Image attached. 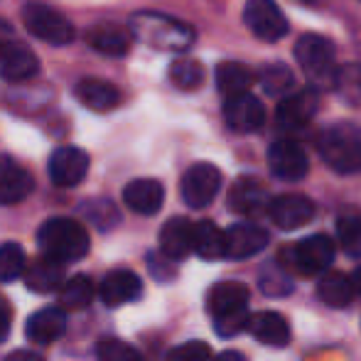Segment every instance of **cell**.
<instances>
[{"label":"cell","mask_w":361,"mask_h":361,"mask_svg":"<svg viewBox=\"0 0 361 361\" xmlns=\"http://www.w3.org/2000/svg\"><path fill=\"white\" fill-rule=\"evenodd\" d=\"M37 246L42 256L57 263H74L89 253V233L84 224L67 216H52L39 226Z\"/></svg>","instance_id":"6da1fadb"},{"label":"cell","mask_w":361,"mask_h":361,"mask_svg":"<svg viewBox=\"0 0 361 361\" xmlns=\"http://www.w3.org/2000/svg\"><path fill=\"white\" fill-rule=\"evenodd\" d=\"M248 288L236 281L216 283L207 295V310L214 317V329L219 337H236L246 329L248 322Z\"/></svg>","instance_id":"7a4b0ae2"},{"label":"cell","mask_w":361,"mask_h":361,"mask_svg":"<svg viewBox=\"0 0 361 361\" xmlns=\"http://www.w3.org/2000/svg\"><path fill=\"white\" fill-rule=\"evenodd\" d=\"M317 152L339 175L361 172V126L332 123L317 135Z\"/></svg>","instance_id":"3957f363"},{"label":"cell","mask_w":361,"mask_h":361,"mask_svg":"<svg viewBox=\"0 0 361 361\" xmlns=\"http://www.w3.org/2000/svg\"><path fill=\"white\" fill-rule=\"evenodd\" d=\"M130 32L145 44L167 52H185L195 42V30L162 13H135L130 18Z\"/></svg>","instance_id":"277c9868"},{"label":"cell","mask_w":361,"mask_h":361,"mask_svg":"<svg viewBox=\"0 0 361 361\" xmlns=\"http://www.w3.org/2000/svg\"><path fill=\"white\" fill-rule=\"evenodd\" d=\"M295 59L302 72L319 86H332L337 64H334V44L319 35H302L295 44Z\"/></svg>","instance_id":"5b68a950"},{"label":"cell","mask_w":361,"mask_h":361,"mask_svg":"<svg viewBox=\"0 0 361 361\" xmlns=\"http://www.w3.org/2000/svg\"><path fill=\"white\" fill-rule=\"evenodd\" d=\"M23 23L32 37L54 44V47H62V44H69L74 39V25L62 13L47 8V5H25Z\"/></svg>","instance_id":"8992f818"},{"label":"cell","mask_w":361,"mask_h":361,"mask_svg":"<svg viewBox=\"0 0 361 361\" xmlns=\"http://www.w3.org/2000/svg\"><path fill=\"white\" fill-rule=\"evenodd\" d=\"M182 200L190 209H204L221 190V172L209 162H197L182 177Z\"/></svg>","instance_id":"52a82bcc"},{"label":"cell","mask_w":361,"mask_h":361,"mask_svg":"<svg viewBox=\"0 0 361 361\" xmlns=\"http://www.w3.org/2000/svg\"><path fill=\"white\" fill-rule=\"evenodd\" d=\"M243 23L263 42H278L288 35L290 25L276 0H248L243 8Z\"/></svg>","instance_id":"ba28073f"},{"label":"cell","mask_w":361,"mask_h":361,"mask_svg":"<svg viewBox=\"0 0 361 361\" xmlns=\"http://www.w3.org/2000/svg\"><path fill=\"white\" fill-rule=\"evenodd\" d=\"M334 241L327 233H314L307 236L293 248V266L298 268L302 276H322L324 271H329L334 261Z\"/></svg>","instance_id":"9c48e42d"},{"label":"cell","mask_w":361,"mask_h":361,"mask_svg":"<svg viewBox=\"0 0 361 361\" xmlns=\"http://www.w3.org/2000/svg\"><path fill=\"white\" fill-rule=\"evenodd\" d=\"M49 180L57 187H76L84 182L86 172H89V155L81 147L64 145L49 155L47 162Z\"/></svg>","instance_id":"30bf717a"},{"label":"cell","mask_w":361,"mask_h":361,"mask_svg":"<svg viewBox=\"0 0 361 361\" xmlns=\"http://www.w3.org/2000/svg\"><path fill=\"white\" fill-rule=\"evenodd\" d=\"M319 109V96L317 89H302L295 94L286 96L276 109V121L283 130L293 133V130H302L310 121L314 118Z\"/></svg>","instance_id":"8fae6325"},{"label":"cell","mask_w":361,"mask_h":361,"mask_svg":"<svg viewBox=\"0 0 361 361\" xmlns=\"http://www.w3.org/2000/svg\"><path fill=\"white\" fill-rule=\"evenodd\" d=\"M268 167L278 180L300 182L310 170L307 152L295 140H276L268 150Z\"/></svg>","instance_id":"7c38bea8"},{"label":"cell","mask_w":361,"mask_h":361,"mask_svg":"<svg viewBox=\"0 0 361 361\" xmlns=\"http://www.w3.org/2000/svg\"><path fill=\"white\" fill-rule=\"evenodd\" d=\"M268 231L256 224H233L228 231H224V258L231 261H243V258H253L268 246Z\"/></svg>","instance_id":"4fadbf2b"},{"label":"cell","mask_w":361,"mask_h":361,"mask_svg":"<svg viewBox=\"0 0 361 361\" xmlns=\"http://www.w3.org/2000/svg\"><path fill=\"white\" fill-rule=\"evenodd\" d=\"M224 118L226 126L236 133H253L266 123V106L258 96L238 94L233 99H226L224 104Z\"/></svg>","instance_id":"5bb4252c"},{"label":"cell","mask_w":361,"mask_h":361,"mask_svg":"<svg viewBox=\"0 0 361 361\" xmlns=\"http://www.w3.org/2000/svg\"><path fill=\"white\" fill-rule=\"evenodd\" d=\"M268 216L283 231H295L314 219V204L302 195H281L268 202Z\"/></svg>","instance_id":"9a60e30c"},{"label":"cell","mask_w":361,"mask_h":361,"mask_svg":"<svg viewBox=\"0 0 361 361\" xmlns=\"http://www.w3.org/2000/svg\"><path fill=\"white\" fill-rule=\"evenodd\" d=\"M99 295L106 307H121L143 295V281L138 278V273L128 271V268H116L101 281Z\"/></svg>","instance_id":"2e32d148"},{"label":"cell","mask_w":361,"mask_h":361,"mask_svg":"<svg viewBox=\"0 0 361 361\" xmlns=\"http://www.w3.org/2000/svg\"><path fill=\"white\" fill-rule=\"evenodd\" d=\"M35 190V180L20 162L13 157L0 155V207L18 204L27 200Z\"/></svg>","instance_id":"e0dca14e"},{"label":"cell","mask_w":361,"mask_h":361,"mask_svg":"<svg viewBox=\"0 0 361 361\" xmlns=\"http://www.w3.org/2000/svg\"><path fill=\"white\" fill-rule=\"evenodd\" d=\"M123 202L130 212L143 216H152L162 209V202H165V187L162 182L143 177V180H133L126 185L123 190Z\"/></svg>","instance_id":"ac0fdd59"},{"label":"cell","mask_w":361,"mask_h":361,"mask_svg":"<svg viewBox=\"0 0 361 361\" xmlns=\"http://www.w3.org/2000/svg\"><path fill=\"white\" fill-rule=\"evenodd\" d=\"M39 72V62L27 47L18 42H8L0 49V76L10 84L32 79Z\"/></svg>","instance_id":"d6986e66"},{"label":"cell","mask_w":361,"mask_h":361,"mask_svg":"<svg viewBox=\"0 0 361 361\" xmlns=\"http://www.w3.org/2000/svg\"><path fill=\"white\" fill-rule=\"evenodd\" d=\"M228 207L241 216H253L268 209V192L256 177H238L228 192Z\"/></svg>","instance_id":"ffe728a7"},{"label":"cell","mask_w":361,"mask_h":361,"mask_svg":"<svg viewBox=\"0 0 361 361\" xmlns=\"http://www.w3.org/2000/svg\"><path fill=\"white\" fill-rule=\"evenodd\" d=\"M192 228L195 224L185 216H175L160 231V251L167 261H185L192 253Z\"/></svg>","instance_id":"44dd1931"},{"label":"cell","mask_w":361,"mask_h":361,"mask_svg":"<svg viewBox=\"0 0 361 361\" xmlns=\"http://www.w3.org/2000/svg\"><path fill=\"white\" fill-rule=\"evenodd\" d=\"M23 276H25V286L39 295L54 293V290L64 286V266L47 256H39L32 263H27Z\"/></svg>","instance_id":"7402d4cb"},{"label":"cell","mask_w":361,"mask_h":361,"mask_svg":"<svg viewBox=\"0 0 361 361\" xmlns=\"http://www.w3.org/2000/svg\"><path fill=\"white\" fill-rule=\"evenodd\" d=\"M25 332L35 344H52L67 332V314L59 307H44L27 319Z\"/></svg>","instance_id":"603a6c76"},{"label":"cell","mask_w":361,"mask_h":361,"mask_svg":"<svg viewBox=\"0 0 361 361\" xmlns=\"http://www.w3.org/2000/svg\"><path fill=\"white\" fill-rule=\"evenodd\" d=\"M246 329L268 347H288L290 342V327L281 312H256L248 317Z\"/></svg>","instance_id":"cb8c5ba5"},{"label":"cell","mask_w":361,"mask_h":361,"mask_svg":"<svg viewBox=\"0 0 361 361\" xmlns=\"http://www.w3.org/2000/svg\"><path fill=\"white\" fill-rule=\"evenodd\" d=\"M74 94L86 109L99 111V114L116 109V106L121 104V91L116 89L114 84H109V81H104V79H91V76L89 79H81L79 84L74 86Z\"/></svg>","instance_id":"d4e9b609"},{"label":"cell","mask_w":361,"mask_h":361,"mask_svg":"<svg viewBox=\"0 0 361 361\" xmlns=\"http://www.w3.org/2000/svg\"><path fill=\"white\" fill-rule=\"evenodd\" d=\"M317 295L324 305L334 310H342L349 307L354 300V286H352V278L342 271H324L317 281Z\"/></svg>","instance_id":"484cf974"},{"label":"cell","mask_w":361,"mask_h":361,"mask_svg":"<svg viewBox=\"0 0 361 361\" xmlns=\"http://www.w3.org/2000/svg\"><path fill=\"white\" fill-rule=\"evenodd\" d=\"M86 42L96 52L111 54V57H123L130 49V35L116 25H94L86 32Z\"/></svg>","instance_id":"4316f807"},{"label":"cell","mask_w":361,"mask_h":361,"mask_svg":"<svg viewBox=\"0 0 361 361\" xmlns=\"http://www.w3.org/2000/svg\"><path fill=\"white\" fill-rule=\"evenodd\" d=\"M192 251L204 261L224 258V231L214 221H197L192 228Z\"/></svg>","instance_id":"83f0119b"},{"label":"cell","mask_w":361,"mask_h":361,"mask_svg":"<svg viewBox=\"0 0 361 361\" xmlns=\"http://www.w3.org/2000/svg\"><path fill=\"white\" fill-rule=\"evenodd\" d=\"M253 84V72L241 62H221L216 67V89L226 99L246 94Z\"/></svg>","instance_id":"f1b7e54d"},{"label":"cell","mask_w":361,"mask_h":361,"mask_svg":"<svg viewBox=\"0 0 361 361\" xmlns=\"http://www.w3.org/2000/svg\"><path fill=\"white\" fill-rule=\"evenodd\" d=\"M96 290L89 276H72L69 281H64V286L59 288V302L64 310H81L89 307L94 300Z\"/></svg>","instance_id":"f546056e"},{"label":"cell","mask_w":361,"mask_h":361,"mask_svg":"<svg viewBox=\"0 0 361 361\" xmlns=\"http://www.w3.org/2000/svg\"><path fill=\"white\" fill-rule=\"evenodd\" d=\"M337 236L339 246L352 258H361V212L347 209L337 219Z\"/></svg>","instance_id":"4dcf8cb0"},{"label":"cell","mask_w":361,"mask_h":361,"mask_svg":"<svg viewBox=\"0 0 361 361\" xmlns=\"http://www.w3.org/2000/svg\"><path fill=\"white\" fill-rule=\"evenodd\" d=\"M170 81L182 91H195L204 84V67L192 57H180L170 64Z\"/></svg>","instance_id":"1f68e13d"},{"label":"cell","mask_w":361,"mask_h":361,"mask_svg":"<svg viewBox=\"0 0 361 361\" xmlns=\"http://www.w3.org/2000/svg\"><path fill=\"white\" fill-rule=\"evenodd\" d=\"M258 81H261L263 91L268 96H286L295 84V76L290 72L288 64L281 62H271V64H263L261 74H258Z\"/></svg>","instance_id":"d6a6232c"},{"label":"cell","mask_w":361,"mask_h":361,"mask_svg":"<svg viewBox=\"0 0 361 361\" xmlns=\"http://www.w3.org/2000/svg\"><path fill=\"white\" fill-rule=\"evenodd\" d=\"M27 256L25 248L15 241H8L0 246V283H13L25 273Z\"/></svg>","instance_id":"836d02e7"},{"label":"cell","mask_w":361,"mask_h":361,"mask_svg":"<svg viewBox=\"0 0 361 361\" xmlns=\"http://www.w3.org/2000/svg\"><path fill=\"white\" fill-rule=\"evenodd\" d=\"M334 89L342 94L344 101L354 106H361V64H347L339 67L334 74Z\"/></svg>","instance_id":"e575fe53"},{"label":"cell","mask_w":361,"mask_h":361,"mask_svg":"<svg viewBox=\"0 0 361 361\" xmlns=\"http://www.w3.org/2000/svg\"><path fill=\"white\" fill-rule=\"evenodd\" d=\"M96 357L99 361H143L138 349L130 347L128 342H121V339H104L96 347Z\"/></svg>","instance_id":"d590c367"},{"label":"cell","mask_w":361,"mask_h":361,"mask_svg":"<svg viewBox=\"0 0 361 361\" xmlns=\"http://www.w3.org/2000/svg\"><path fill=\"white\" fill-rule=\"evenodd\" d=\"M84 214L91 219L99 228H111L118 224V209L114 207V202L109 200H91L89 204L84 207Z\"/></svg>","instance_id":"8d00e7d4"},{"label":"cell","mask_w":361,"mask_h":361,"mask_svg":"<svg viewBox=\"0 0 361 361\" xmlns=\"http://www.w3.org/2000/svg\"><path fill=\"white\" fill-rule=\"evenodd\" d=\"M167 359L170 361H209L212 349L207 342L195 339V342H185V344H180V347H175Z\"/></svg>","instance_id":"74e56055"},{"label":"cell","mask_w":361,"mask_h":361,"mask_svg":"<svg viewBox=\"0 0 361 361\" xmlns=\"http://www.w3.org/2000/svg\"><path fill=\"white\" fill-rule=\"evenodd\" d=\"M5 361H44L37 352H30V349H18V352L8 354Z\"/></svg>","instance_id":"f35d334b"},{"label":"cell","mask_w":361,"mask_h":361,"mask_svg":"<svg viewBox=\"0 0 361 361\" xmlns=\"http://www.w3.org/2000/svg\"><path fill=\"white\" fill-rule=\"evenodd\" d=\"M8 332H10V310L0 302V342L8 337Z\"/></svg>","instance_id":"ab89813d"},{"label":"cell","mask_w":361,"mask_h":361,"mask_svg":"<svg viewBox=\"0 0 361 361\" xmlns=\"http://www.w3.org/2000/svg\"><path fill=\"white\" fill-rule=\"evenodd\" d=\"M214 361H246L241 352H221Z\"/></svg>","instance_id":"60d3db41"},{"label":"cell","mask_w":361,"mask_h":361,"mask_svg":"<svg viewBox=\"0 0 361 361\" xmlns=\"http://www.w3.org/2000/svg\"><path fill=\"white\" fill-rule=\"evenodd\" d=\"M352 286H354V293H361V266L354 271V276H352Z\"/></svg>","instance_id":"b9f144b4"},{"label":"cell","mask_w":361,"mask_h":361,"mask_svg":"<svg viewBox=\"0 0 361 361\" xmlns=\"http://www.w3.org/2000/svg\"><path fill=\"white\" fill-rule=\"evenodd\" d=\"M10 35V27H8V25H3V23H0V35ZM5 44H8V39H5V37H0V49H3L5 47Z\"/></svg>","instance_id":"7bdbcfd3"},{"label":"cell","mask_w":361,"mask_h":361,"mask_svg":"<svg viewBox=\"0 0 361 361\" xmlns=\"http://www.w3.org/2000/svg\"><path fill=\"white\" fill-rule=\"evenodd\" d=\"M302 3H314V0H302Z\"/></svg>","instance_id":"ee69618b"}]
</instances>
